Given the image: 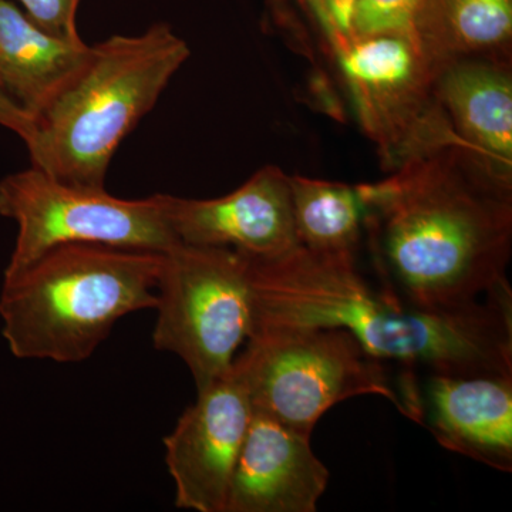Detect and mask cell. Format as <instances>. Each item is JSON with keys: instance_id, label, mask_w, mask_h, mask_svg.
Returning <instances> with one entry per match:
<instances>
[{"instance_id": "30bf717a", "label": "cell", "mask_w": 512, "mask_h": 512, "mask_svg": "<svg viewBox=\"0 0 512 512\" xmlns=\"http://www.w3.org/2000/svg\"><path fill=\"white\" fill-rule=\"evenodd\" d=\"M160 195L165 220L183 244L234 249L251 258H272L299 245L289 175L275 165H265L224 197Z\"/></svg>"}, {"instance_id": "d6986e66", "label": "cell", "mask_w": 512, "mask_h": 512, "mask_svg": "<svg viewBox=\"0 0 512 512\" xmlns=\"http://www.w3.org/2000/svg\"><path fill=\"white\" fill-rule=\"evenodd\" d=\"M356 2L357 0H303L322 30L330 52L355 39L352 19Z\"/></svg>"}, {"instance_id": "5b68a950", "label": "cell", "mask_w": 512, "mask_h": 512, "mask_svg": "<svg viewBox=\"0 0 512 512\" xmlns=\"http://www.w3.org/2000/svg\"><path fill=\"white\" fill-rule=\"evenodd\" d=\"M255 412L312 436L332 407L359 396H380L409 414L412 372L367 353L343 329L255 330L232 363Z\"/></svg>"}, {"instance_id": "277c9868", "label": "cell", "mask_w": 512, "mask_h": 512, "mask_svg": "<svg viewBox=\"0 0 512 512\" xmlns=\"http://www.w3.org/2000/svg\"><path fill=\"white\" fill-rule=\"evenodd\" d=\"M188 57L190 47L165 23L92 46L83 69L36 117L26 144L33 167L64 183L106 188L121 141Z\"/></svg>"}, {"instance_id": "52a82bcc", "label": "cell", "mask_w": 512, "mask_h": 512, "mask_svg": "<svg viewBox=\"0 0 512 512\" xmlns=\"http://www.w3.org/2000/svg\"><path fill=\"white\" fill-rule=\"evenodd\" d=\"M332 53L387 173L439 148L461 147L437 96L439 66L412 35L355 37Z\"/></svg>"}, {"instance_id": "5bb4252c", "label": "cell", "mask_w": 512, "mask_h": 512, "mask_svg": "<svg viewBox=\"0 0 512 512\" xmlns=\"http://www.w3.org/2000/svg\"><path fill=\"white\" fill-rule=\"evenodd\" d=\"M92 46L50 35L9 0H0V83L33 119L63 92Z\"/></svg>"}, {"instance_id": "7a4b0ae2", "label": "cell", "mask_w": 512, "mask_h": 512, "mask_svg": "<svg viewBox=\"0 0 512 512\" xmlns=\"http://www.w3.org/2000/svg\"><path fill=\"white\" fill-rule=\"evenodd\" d=\"M359 187L377 281L404 301L458 308L510 286L512 185L464 148H439Z\"/></svg>"}, {"instance_id": "2e32d148", "label": "cell", "mask_w": 512, "mask_h": 512, "mask_svg": "<svg viewBox=\"0 0 512 512\" xmlns=\"http://www.w3.org/2000/svg\"><path fill=\"white\" fill-rule=\"evenodd\" d=\"M298 244L312 254L357 261L366 237L359 185L289 175Z\"/></svg>"}, {"instance_id": "ffe728a7", "label": "cell", "mask_w": 512, "mask_h": 512, "mask_svg": "<svg viewBox=\"0 0 512 512\" xmlns=\"http://www.w3.org/2000/svg\"><path fill=\"white\" fill-rule=\"evenodd\" d=\"M0 126L18 134L25 144H28L35 134V119L10 97L2 83H0Z\"/></svg>"}, {"instance_id": "e0dca14e", "label": "cell", "mask_w": 512, "mask_h": 512, "mask_svg": "<svg viewBox=\"0 0 512 512\" xmlns=\"http://www.w3.org/2000/svg\"><path fill=\"white\" fill-rule=\"evenodd\" d=\"M421 0H357L353 10V36L404 33L413 36Z\"/></svg>"}, {"instance_id": "8fae6325", "label": "cell", "mask_w": 512, "mask_h": 512, "mask_svg": "<svg viewBox=\"0 0 512 512\" xmlns=\"http://www.w3.org/2000/svg\"><path fill=\"white\" fill-rule=\"evenodd\" d=\"M416 410V423L429 430L441 447L511 473L512 373H419Z\"/></svg>"}, {"instance_id": "ba28073f", "label": "cell", "mask_w": 512, "mask_h": 512, "mask_svg": "<svg viewBox=\"0 0 512 512\" xmlns=\"http://www.w3.org/2000/svg\"><path fill=\"white\" fill-rule=\"evenodd\" d=\"M0 215L18 224L5 276L67 244L167 252L177 244L161 195L124 200L106 188L64 183L36 167L0 181Z\"/></svg>"}, {"instance_id": "9c48e42d", "label": "cell", "mask_w": 512, "mask_h": 512, "mask_svg": "<svg viewBox=\"0 0 512 512\" xmlns=\"http://www.w3.org/2000/svg\"><path fill=\"white\" fill-rule=\"evenodd\" d=\"M254 406L247 386L231 366L197 390V400L164 437L165 464L174 481L175 507L225 512L229 485Z\"/></svg>"}, {"instance_id": "3957f363", "label": "cell", "mask_w": 512, "mask_h": 512, "mask_svg": "<svg viewBox=\"0 0 512 512\" xmlns=\"http://www.w3.org/2000/svg\"><path fill=\"white\" fill-rule=\"evenodd\" d=\"M164 254L99 244L47 251L3 276V338L18 359L79 363L131 313L156 309Z\"/></svg>"}, {"instance_id": "4fadbf2b", "label": "cell", "mask_w": 512, "mask_h": 512, "mask_svg": "<svg viewBox=\"0 0 512 512\" xmlns=\"http://www.w3.org/2000/svg\"><path fill=\"white\" fill-rule=\"evenodd\" d=\"M436 87L461 148L512 185L511 60H451L439 66Z\"/></svg>"}, {"instance_id": "8992f818", "label": "cell", "mask_w": 512, "mask_h": 512, "mask_svg": "<svg viewBox=\"0 0 512 512\" xmlns=\"http://www.w3.org/2000/svg\"><path fill=\"white\" fill-rule=\"evenodd\" d=\"M154 348L177 355L197 390L229 372L252 329L248 258L177 242L164 252Z\"/></svg>"}, {"instance_id": "7c38bea8", "label": "cell", "mask_w": 512, "mask_h": 512, "mask_svg": "<svg viewBox=\"0 0 512 512\" xmlns=\"http://www.w3.org/2000/svg\"><path fill=\"white\" fill-rule=\"evenodd\" d=\"M311 437L254 410L225 512H316L330 473Z\"/></svg>"}, {"instance_id": "ac0fdd59", "label": "cell", "mask_w": 512, "mask_h": 512, "mask_svg": "<svg viewBox=\"0 0 512 512\" xmlns=\"http://www.w3.org/2000/svg\"><path fill=\"white\" fill-rule=\"evenodd\" d=\"M23 12L40 28L60 39L79 42L76 26L80 0H18Z\"/></svg>"}, {"instance_id": "6da1fadb", "label": "cell", "mask_w": 512, "mask_h": 512, "mask_svg": "<svg viewBox=\"0 0 512 512\" xmlns=\"http://www.w3.org/2000/svg\"><path fill=\"white\" fill-rule=\"evenodd\" d=\"M247 258L251 333L343 329L403 372L512 373L511 285L458 308L427 309L366 278L353 259L312 254L301 245L272 258Z\"/></svg>"}, {"instance_id": "9a60e30c", "label": "cell", "mask_w": 512, "mask_h": 512, "mask_svg": "<svg viewBox=\"0 0 512 512\" xmlns=\"http://www.w3.org/2000/svg\"><path fill=\"white\" fill-rule=\"evenodd\" d=\"M413 37L437 66L478 57L511 60L512 0H421Z\"/></svg>"}]
</instances>
